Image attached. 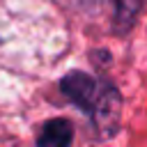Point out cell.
<instances>
[{
  "mask_svg": "<svg viewBox=\"0 0 147 147\" xmlns=\"http://www.w3.org/2000/svg\"><path fill=\"white\" fill-rule=\"evenodd\" d=\"M60 87L69 101H74L78 108H83L92 117L99 136L110 138L117 131L122 99L110 83H103V80L99 83L90 74L71 71L60 80Z\"/></svg>",
  "mask_w": 147,
  "mask_h": 147,
  "instance_id": "cell-1",
  "label": "cell"
},
{
  "mask_svg": "<svg viewBox=\"0 0 147 147\" xmlns=\"http://www.w3.org/2000/svg\"><path fill=\"white\" fill-rule=\"evenodd\" d=\"M71 140H74L71 122L55 117L41 126V131L37 136V147H71Z\"/></svg>",
  "mask_w": 147,
  "mask_h": 147,
  "instance_id": "cell-2",
  "label": "cell"
},
{
  "mask_svg": "<svg viewBox=\"0 0 147 147\" xmlns=\"http://www.w3.org/2000/svg\"><path fill=\"white\" fill-rule=\"evenodd\" d=\"M113 21H115V30L124 32L131 28L138 9H140V0H113Z\"/></svg>",
  "mask_w": 147,
  "mask_h": 147,
  "instance_id": "cell-3",
  "label": "cell"
}]
</instances>
